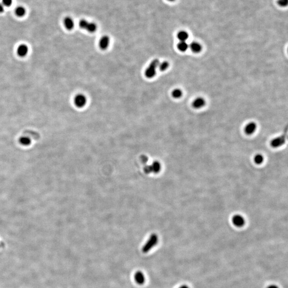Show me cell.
I'll return each mask as SVG.
<instances>
[{"mask_svg": "<svg viewBox=\"0 0 288 288\" xmlns=\"http://www.w3.org/2000/svg\"><path fill=\"white\" fill-rule=\"evenodd\" d=\"M206 104V101L203 98L198 97L193 102V106L195 109H199L203 107Z\"/></svg>", "mask_w": 288, "mask_h": 288, "instance_id": "9", "label": "cell"}, {"mask_svg": "<svg viewBox=\"0 0 288 288\" xmlns=\"http://www.w3.org/2000/svg\"><path fill=\"white\" fill-rule=\"evenodd\" d=\"M168 1H170V2H172V1H175V0H168Z\"/></svg>", "mask_w": 288, "mask_h": 288, "instance_id": "26", "label": "cell"}, {"mask_svg": "<svg viewBox=\"0 0 288 288\" xmlns=\"http://www.w3.org/2000/svg\"><path fill=\"white\" fill-rule=\"evenodd\" d=\"M232 223L234 226L238 227H241L245 225V220L242 215L236 214L232 217Z\"/></svg>", "mask_w": 288, "mask_h": 288, "instance_id": "5", "label": "cell"}, {"mask_svg": "<svg viewBox=\"0 0 288 288\" xmlns=\"http://www.w3.org/2000/svg\"><path fill=\"white\" fill-rule=\"evenodd\" d=\"M257 125L254 122H250L247 124L245 128V131L247 134H251L256 131Z\"/></svg>", "mask_w": 288, "mask_h": 288, "instance_id": "8", "label": "cell"}, {"mask_svg": "<svg viewBox=\"0 0 288 288\" xmlns=\"http://www.w3.org/2000/svg\"><path fill=\"white\" fill-rule=\"evenodd\" d=\"M64 24L65 28L68 30H71L74 27V21L71 18L67 17L65 18L64 20Z\"/></svg>", "mask_w": 288, "mask_h": 288, "instance_id": "11", "label": "cell"}, {"mask_svg": "<svg viewBox=\"0 0 288 288\" xmlns=\"http://www.w3.org/2000/svg\"><path fill=\"white\" fill-rule=\"evenodd\" d=\"M134 279L137 283L140 285L143 284L145 281V276L141 272L138 271L134 274Z\"/></svg>", "mask_w": 288, "mask_h": 288, "instance_id": "10", "label": "cell"}, {"mask_svg": "<svg viewBox=\"0 0 288 288\" xmlns=\"http://www.w3.org/2000/svg\"><path fill=\"white\" fill-rule=\"evenodd\" d=\"M19 141L20 144L22 145L27 146H29L30 145L31 142H32V140L29 137L22 136L19 139Z\"/></svg>", "mask_w": 288, "mask_h": 288, "instance_id": "14", "label": "cell"}, {"mask_svg": "<svg viewBox=\"0 0 288 288\" xmlns=\"http://www.w3.org/2000/svg\"><path fill=\"white\" fill-rule=\"evenodd\" d=\"M4 9H5L4 5H3V4L0 3V13H2V12H3V11H4Z\"/></svg>", "mask_w": 288, "mask_h": 288, "instance_id": "23", "label": "cell"}, {"mask_svg": "<svg viewBox=\"0 0 288 288\" xmlns=\"http://www.w3.org/2000/svg\"><path fill=\"white\" fill-rule=\"evenodd\" d=\"M182 91L179 89H175L172 92V95L175 98H179L182 95Z\"/></svg>", "mask_w": 288, "mask_h": 288, "instance_id": "19", "label": "cell"}, {"mask_svg": "<svg viewBox=\"0 0 288 288\" xmlns=\"http://www.w3.org/2000/svg\"><path fill=\"white\" fill-rule=\"evenodd\" d=\"M179 288H189V287L188 286H186V285H183V286H180Z\"/></svg>", "mask_w": 288, "mask_h": 288, "instance_id": "25", "label": "cell"}, {"mask_svg": "<svg viewBox=\"0 0 288 288\" xmlns=\"http://www.w3.org/2000/svg\"><path fill=\"white\" fill-rule=\"evenodd\" d=\"M158 241V236H156V235H152V236H151L150 240L148 241L145 245L143 247L142 249L143 252L144 253L148 252L151 249L153 248L157 244Z\"/></svg>", "mask_w": 288, "mask_h": 288, "instance_id": "2", "label": "cell"}, {"mask_svg": "<svg viewBox=\"0 0 288 288\" xmlns=\"http://www.w3.org/2000/svg\"><path fill=\"white\" fill-rule=\"evenodd\" d=\"M2 3L3 5L6 7L10 6L12 3V0H2Z\"/></svg>", "mask_w": 288, "mask_h": 288, "instance_id": "22", "label": "cell"}, {"mask_svg": "<svg viewBox=\"0 0 288 288\" xmlns=\"http://www.w3.org/2000/svg\"><path fill=\"white\" fill-rule=\"evenodd\" d=\"M254 161L256 164L260 165L264 162V158L262 154H257L254 156Z\"/></svg>", "mask_w": 288, "mask_h": 288, "instance_id": "16", "label": "cell"}, {"mask_svg": "<svg viewBox=\"0 0 288 288\" xmlns=\"http://www.w3.org/2000/svg\"><path fill=\"white\" fill-rule=\"evenodd\" d=\"M277 3L280 7H286L288 5V0H278Z\"/></svg>", "mask_w": 288, "mask_h": 288, "instance_id": "21", "label": "cell"}, {"mask_svg": "<svg viewBox=\"0 0 288 288\" xmlns=\"http://www.w3.org/2000/svg\"><path fill=\"white\" fill-rule=\"evenodd\" d=\"M160 62L158 59H154L145 71V76L147 78H153L156 73V68L158 67Z\"/></svg>", "mask_w": 288, "mask_h": 288, "instance_id": "1", "label": "cell"}, {"mask_svg": "<svg viewBox=\"0 0 288 288\" xmlns=\"http://www.w3.org/2000/svg\"><path fill=\"white\" fill-rule=\"evenodd\" d=\"M267 288H279V287L276 285H271V286H269Z\"/></svg>", "mask_w": 288, "mask_h": 288, "instance_id": "24", "label": "cell"}, {"mask_svg": "<svg viewBox=\"0 0 288 288\" xmlns=\"http://www.w3.org/2000/svg\"><path fill=\"white\" fill-rule=\"evenodd\" d=\"M169 64L168 61H163L162 63L159 64L158 67L161 71H165L169 67Z\"/></svg>", "mask_w": 288, "mask_h": 288, "instance_id": "20", "label": "cell"}, {"mask_svg": "<svg viewBox=\"0 0 288 288\" xmlns=\"http://www.w3.org/2000/svg\"><path fill=\"white\" fill-rule=\"evenodd\" d=\"M190 48L193 52L198 53L200 52L202 50V47L201 44L197 42H193L190 44Z\"/></svg>", "mask_w": 288, "mask_h": 288, "instance_id": "12", "label": "cell"}, {"mask_svg": "<svg viewBox=\"0 0 288 288\" xmlns=\"http://www.w3.org/2000/svg\"><path fill=\"white\" fill-rule=\"evenodd\" d=\"M15 12L16 15L18 16V17H22L25 15L26 10L24 8V7L20 6V7H17L16 8Z\"/></svg>", "mask_w": 288, "mask_h": 288, "instance_id": "18", "label": "cell"}, {"mask_svg": "<svg viewBox=\"0 0 288 288\" xmlns=\"http://www.w3.org/2000/svg\"><path fill=\"white\" fill-rule=\"evenodd\" d=\"M109 42H110L109 37L106 35L103 36L100 40L99 43L100 48H101L102 50H106L109 46Z\"/></svg>", "mask_w": 288, "mask_h": 288, "instance_id": "7", "label": "cell"}, {"mask_svg": "<svg viewBox=\"0 0 288 288\" xmlns=\"http://www.w3.org/2000/svg\"><path fill=\"white\" fill-rule=\"evenodd\" d=\"M29 48L25 44H21L17 49V54L20 57H25L28 54Z\"/></svg>", "mask_w": 288, "mask_h": 288, "instance_id": "6", "label": "cell"}, {"mask_svg": "<svg viewBox=\"0 0 288 288\" xmlns=\"http://www.w3.org/2000/svg\"><path fill=\"white\" fill-rule=\"evenodd\" d=\"M177 37L180 41H186L189 38V34L184 30H181L177 34Z\"/></svg>", "mask_w": 288, "mask_h": 288, "instance_id": "15", "label": "cell"}, {"mask_svg": "<svg viewBox=\"0 0 288 288\" xmlns=\"http://www.w3.org/2000/svg\"><path fill=\"white\" fill-rule=\"evenodd\" d=\"M178 49L184 52L186 51L188 48H189V44L187 43L186 41H180L177 45Z\"/></svg>", "mask_w": 288, "mask_h": 288, "instance_id": "17", "label": "cell"}, {"mask_svg": "<svg viewBox=\"0 0 288 288\" xmlns=\"http://www.w3.org/2000/svg\"><path fill=\"white\" fill-rule=\"evenodd\" d=\"M97 29V26L94 23L88 22L85 29H86L90 33H94Z\"/></svg>", "mask_w": 288, "mask_h": 288, "instance_id": "13", "label": "cell"}, {"mask_svg": "<svg viewBox=\"0 0 288 288\" xmlns=\"http://www.w3.org/2000/svg\"><path fill=\"white\" fill-rule=\"evenodd\" d=\"M75 105L78 108H82L87 103L86 97L83 94H78L75 97L74 99Z\"/></svg>", "mask_w": 288, "mask_h": 288, "instance_id": "4", "label": "cell"}, {"mask_svg": "<svg viewBox=\"0 0 288 288\" xmlns=\"http://www.w3.org/2000/svg\"><path fill=\"white\" fill-rule=\"evenodd\" d=\"M286 134H283L281 136L277 137L271 141V146L273 148H279L284 144L286 142Z\"/></svg>", "mask_w": 288, "mask_h": 288, "instance_id": "3", "label": "cell"}]
</instances>
